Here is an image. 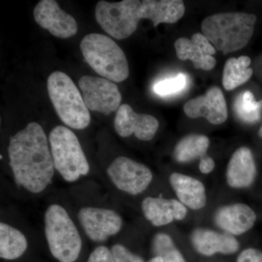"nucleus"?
Listing matches in <instances>:
<instances>
[{
    "label": "nucleus",
    "instance_id": "obj_13",
    "mask_svg": "<svg viewBox=\"0 0 262 262\" xmlns=\"http://www.w3.org/2000/svg\"><path fill=\"white\" fill-rule=\"evenodd\" d=\"M184 112L189 118L205 117L213 125H220L228 117L227 103L220 88L213 86L203 96L189 100L184 104Z\"/></svg>",
    "mask_w": 262,
    "mask_h": 262
},
{
    "label": "nucleus",
    "instance_id": "obj_12",
    "mask_svg": "<svg viewBox=\"0 0 262 262\" xmlns=\"http://www.w3.org/2000/svg\"><path fill=\"white\" fill-rule=\"evenodd\" d=\"M114 127L121 137H129L134 134L139 140L149 141L158 131L159 122L151 115L135 113L131 106L125 103L117 111Z\"/></svg>",
    "mask_w": 262,
    "mask_h": 262
},
{
    "label": "nucleus",
    "instance_id": "obj_10",
    "mask_svg": "<svg viewBox=\"0 0 262 262\" xmlns=\"http://www.w3.org/2000/svg\"><path fill=\"white\" fill-rule=\"evenodd\" d=\"M79 87L86 106L91 111L110 115L121 106V94L113 81L85 75L79 80Z\"/></svg>",
    "mask_w": 262,
    "mask_h": 262
},
{
    "label": "nucleus",
    "instance_id": "obj_22",
    "mask_svg": "<svg viewBox=\"0 0 262 262\" xmlns=\"http://www.w3.org/2000/svg\"><path fill=\"white\" fill-rule=\"evenodd\" d=\"M210 146L209 139L200 134H189L183 137L174 147L173 156L179 163H187L206 156Z\"/></svg>",
    "mask_w": 262,
    "mask_h": 262
},
{
    "label": "nucleus",
    "instance_id": "obj_19",
    "mask_svg": "<svg viewBox=\"0 0 262 262\" xmlns=\"http://www.w3.org/2000/svg\"><path fill=\"white\" fill-rule=\"evenodd\" d=\"M169 182L179 201L187 208L198 211L206 206V189L201 181L175 172L170 174Z\"/></svg>",
    "mask_w": 262,
    "mask_h": 262
},
{
    "label": "nucleus",
    "instance_id": "obj_8",
    "mask_svg": "<svg viewBox=\"0 0 262 262\" xmlns=\"http://www.w3.org/2000/svg\"><path fill=\"white\" fill-rule=\"evenodd\" d=\"M106 174L115 189L129 195L144 192L153 181L152 172L146 165L125 156L113 160Z\"/></svg>",
    "mask_w": 262,
    "mask_h": 262
},
{
    "label": "nucleus",
    "instance_id": "obj_25",
    "mask_svg": "<svg viewBox=\"0 0 262 262\" xmlns=\"http://www.w3.org/2000/svg\"><path fill=\"white\" fill-rule=\"evenodd\" d=\"M151 249L155 256L161 258L163 262H186L173 239L165 232L155 234L151 241Z\"/></svg>",
    "mask_w": 262,
    "mask_h": 262
},
{
    "label": "nucleus",
    "instance_id": "obj_32",
    "mask_svg": "<svg viewBox=\"0 0 262 262\" xmlns=\"http://www.w3.org/2000/svg\"><path fill=\"white\" fill-rule=\"evenodd\" d=\"M258 135H259L260 137L262 139V125L261 127H260L259 130H258Z\"/></svg>",
    "mask_w": 262,
    "mask_h": 262
},
{
    "label": "nucleus",
    "instance_id": "obj_2",
    "mask_svg": "<svg viewBox=\"0 0 262 262\" xmlns=\"http://www.w3.org/2000/svg\"><path fill=\"white\" fill-rule=\"evenodd\" d=\"M256 22V15L250 13H217L203 20L202 32L215 50L227 55L248 44Z\"/></svg>",
    "mask_w": 262,
    "mask_h": 262
},
{
    "label": "nucleus",
    "instance_id": "obj_24",
    "mask_svg": "<svg viewBox=\"0 0 262 262\" xmlns=\"http://www.w3.org/2000/svg\"><path fill=\"white\" fill-rule=\"evenodd\" d=\"M233 107L237 118L246 123H256L261 118L262 101H255L251 91L239 94L234 100Z\"/></svg>",
    "mask_w": 262,
    "mask_h": 262
},
{
    "label": "nucleus",
    "instance_id": "obj_18",
    "mask_svg": "<svg viewBox=\"0 0 262 262\" xmlns=\"http://www.w3.org/2000/svg\"><path fill=\"white\" fill-rule=\"evenodd\" d=\"M256 176V163L251 150L246 146L236 150L229 160L226 172L229 187L234 189L251 187Z\"/></svg>",
    "mask_w": 262,
    "mask_h": 262
},
{
    "label": "nucleus",
    "instance_id": "obj_23",
    "mask_svg": "<svg viewBox=\"0 0 262 262\" xmlns=\"http://www.w3.org/2000/svg\"><path fill=\"white\" fill-rule=\"evenodd\" d=\"M251 62V58L246 56L232 57L226 61L222 78L225 90L232 91L250 80L253 75L252 69L249 68Z\"/></svg>",
    "mask_w": 262,
    "mask_h": 262
},
{
    "label": "nucleus",
    "instance_id": "obj_29",
    "mask_svg": "<svg viewBox=\"0 0 262 262\" xmlns=\"http://www.w3.org/2000/svg\"><path fill=\"white\" fill-rule=\"evenodd\" d=\"M237 262H262V252L256 248H246L239 253Z\"/></svg>",
    "mask_w": 262,
    "mask_h": 262
},
{
    "label": "nucleus",
    "instance_id": "obj_4",
    "mask_svg": "<svg viewBox=\"0 0 262 262\" xmlns=\"http://www.w3.org/2000/svg\"><path fill=\"white\" fill-rule=\"evenodd\" d=\"M80 50L90 67L103 78L121 82L128 77L126 56L111 38L96 33L87 34L81 41Z\"/></svg>",
    "mask_w": 262,
    "mask_h": 262
},
{
    "label": "nucleus",
    "instance_id": "obj_6",
    "mask_svg": "<svg viewBox=\"0 0 262 262\" xmlns=\"http://www.w3.org/2000/svg\"><path fill=\"white\" fill-rule=\"evenodd\" d=\"M48 91L61 121L75 130L90 125L91 115L83 97L72 79L63 72H54L48 79Z\"/></svg>",
    "mask_w": 262,
    "mask_h": 262
},
{
    "label": "nucleus",
    "instance_id": "obj_14",
    "mask_svg": "<svg viewBox=\"0 0 262 262\" xmlns=\"http://www.w3.org/2000/svg\"><path fill=\"white\" fill-rule=\"evenodd\" d=\"M177 56L181 61L190 60L195 69L209 71L214 68L215 49L203 34L196 33L191 39L181 37L174 43Z\"/></svg>",
    "mask_w": 262,
    "mask_h": 262
},
{
    "label": "nucleus",
    "instance_id": "obj_11",
    "mask_svg": "<svg viewBox=\"0 0 262 262\" xmlns=\"http://www.w3.org/2000/svg\"><path fill=\"white\" fill-rule=\"evenodd\" d=\"M34 18L42 28L62 39L73 37L78 27L75 19L63 11L54 0H42L34 9Z\"/></svg>",
    "mask_w": 262,
    "mask_h": 262
},
{
    "label": "nucleus",
    "instance_id": "obj_28",
    "mask_svg": "<svg viewBox=\"0 0 262 262\" xmlns=\"http://www.w3.org/2000/svg\"><path fill=\"white\" fill-rule=\"evenodd\" d=\"M87 262H115L111 248L98 246L90 254Z\"/></svg>",
    "mask_w": 262,
    "mask_h": 262
},
{
    "label": "nucleus",
    "instance_id": "obj_27",
    "mask_svg": "<svg viewBox=\"0 0 262 262\" xmlns=\"http://www.w3.org/2000/svg\"><path fill=\"white\" fill-rule=\"evenodd\" d=\"M111 250L115 262H144L141 256L131 252L124 245L114 244Z\"/></svg>",
    "mask_w": 262,
    "mask_h": 262
},
{
    "label": "nucleus",
    "instance_id": "obj_9",
    "mask_svg": "<svg viewBox=\"0 0 262 262\" xmlns=\"http://www.w3.org/2000/svg\"><path fill=\"white\" fill-rule=\"evenodd\" d=\"M77 220L88 238L102 244L121 231L123 220L118 212L104 207L83 206L77 212Z\"/></svg>",
    "mask_w": 262,
    "mask_h": 262
},
{
    "label": "nucleus",
    "instance_id": "obj_16",
    "mask_svg": "<svg viewBox=\"0 0 262 262\" xmlns=\"http://www.w3.org/2000/svg\"><path fill=\"white\" fill-rule=\"evenodd\" d=\"M141 211L146 220L155 227L170 225L173 221L184 220L187 208L179 200L147 196L141 202Z\"/></svg>",
    "mask_w": 262,
    "mask_h": 262
},
{
    "label": "nucleus",
    "instance_id": "obj_3",
    "mask_svg": "<svg viewBox=\"0 0 262 262\" xmlns=\"http://www.w3.org/2000/svg\"><path fill=\"white\" fill-rule=\"evenodd\" d=\"M44 233L53 257L60 262H75L80 256L82 239L68 211L52 203L44 213Z\"/></svg>",
    "mask_w": 262,
    "mask_h": 262
},
{
    "label": "nucleus",
    "instance_id": "obj_26",
    "mask_svg": "<svg viewBox=\"0 0 262 262\" xmlns=\"http://www.w3.org/2000/svg\"><path fill=\"white\" fill-rule=\"evenodd\" d=\"M187 77L184 74H179L177 77L165 79L156 83L153 88L155 94L165 96L180 92L187 84Z\"/></svg>",
    "mask_w": 262,
    "mask_h": 262
},
{
    "label": "nucleus",
    "instance_id": "obj_5",
    "mask_svg": "<svg viewBox=\"0 0 262 262\" xmlns=\"http://www.w3.org/2000/svg\"><path fill=\"white\" fill-rule=\"evenodd\" d=\"M48 140L55 170L66 182H77L89 175V160L73 131L58 125L50 133Z\"/></svg>",
    "mask_w": 262,
    "mask_h": 262
},
{
    "label": "nucleus",
    "instance_id": "obj_1",
    "mask_svg": "<svg viewBox=\"0 0 262 262\" xmlns=\"http://www.w3.org/2000/svg\"><path fill=\"white\" fill-rule=\"evenodd\" d=\"M8 153L17 187L29 194L39 195L53 184L56 170L49 140L37 122H30L10 136Z\"/></svg>",
    "mask_w": 262,
    "mask_h": 262
},
{
    "label": "nucleus",
    "instance_id": "obj_31",
    "mask_svg": "<svg viewBox=\"0 0 262 262\" xmlns=\"http://www.w3.org/2000/svg\"><path fill=\"white\" fill-rule=\"evenodd\" d=\"M148 262H163V261L161 258L158 257V256H155V257L151 258Z\"/></svg>",
    "mask_w": 262,
    "mask_h": 262
},
{
    "label": "nucleus",
    "instance_id": "obj_20",
    "mask_svg": "<svg viewBox=\"0 0 262 262\" xmlns=\"http://www.w3.org/2000/svg\"><path fill=\"white\" fill-rule=\"evenodd\" d=\"M184 13L185 5L181 0H143L139 9L141 19H149L155 27L160 24L176 23Z\"/></svg>",
    "mask_w": 262,
    "mask_h": 262
},
{
    "label": "nucleus",
    "instance_id": "obj_21",
    "mask_svg": "<svg viewBox=\"0 0 262 262\" xmlns=\"http://www.w3.org/2000/svg\"><path fill=\"white\" fill-rule=\"evenodd\" d=\"M28 248L27 236L21 230L5 222L0 223V256L6 260L20 258Z\"/></svg>",
    "mask_w": 262,
    "mask_h": 262
},
{
    "label": "nucleus",
    "instance_id": "obj_7",
    "mask_svg": "<svg viewBox=\"0 0 262 262\" xmlns=\"http://www.w3.org/2000/svg\"><path fill=\"white\" fill-rule=\"evenodd\" d=\"M141 1L124 0L118 3L98 2L96 7L98 24L111 37L123 39L130 37L137 29Z\"/></svg>",
    "mask_w": 262,
    "mask_h": 262
},
{
    "label": "nucleus",
    "instance_id": "obj_30",
    "mask_svg": "<svg viewBox=\"0 0 262 262\" xmlns=\"http://www.w3.org/2000/svg\"><path fill=\"white\" fill-rule=\"evenodd\" d=\"M215 168V162L213 158L206 155L200 160L199 169L202 173L208 174L211 173Z\"/></svg>",
    "mask_w": 262,
    "mask_h": 262
},
{
    "label": "nucleus",
    "instance_id": "obj_17",
    "mask_svg": "<svg viewBox=\"0 0 262 262\" xmlns=\"http://www.w3.org/2000/svg\"><path fill=\"white\" fill-rule=\"evenodd\" d=\"M190 239L196 252L205 256L216 253L233 254L239 248L238 241L234 236L211 229L196 228L191 234Z\"/></svg>",
    "mask_w": 262,
    "mask_h": 262
},
{
    "label": "nucleus",
    "instance_id": "obj_15",
    "mask_svg": "<svg viewBox=\"0 0 262 262\" xmlns=\"http://www.w3.org/2000/svg\"><path fill=\"white\" fill-rule=\"evenodd\" d=\"M213 219L215 225L226 233L238 236L253 228L257 216L248 205L233 203L219 208Z\"/></svg>",
    "mask_w": 262,
    "mask_h": 262
}]
</instances>
